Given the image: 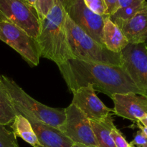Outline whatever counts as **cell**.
Returning a JSON list of instances; mask_svg holds the SVG:
<instances>
[{
  "mask_svg": "<svg viewBox=\"0 0 147 147\" xmlns=\"http://www.w3.org/2000/svg\"><path fill=\"white\" fill-rule=\"evenodd\" d=\"M57 66L71 92L90 85L96 91L110 98L115 93H134L144 96L121 66L78 59H70Z\"/></svg>",
  "mask_w": 147,
  "mask_h": 147,
  "instance_id": "cell-1",
  "label": "cell"
},
{
  "mask_svg": "<svg viewBox=\"0 0 147 147\" xmlns=\"http://www.w3.org/2000/svg\"><path fill=\"white\" fill-rule=\"evenodd\" d=\"M67 17L63 0H54L47 15L40 21L37 42L40 57L58 65L73 59L69 48L65 22Z\"/></svg>",
  "mask_w": 147,
  "mask_h": 147,
  "instance_id": "cell-2",
  "label": "cell"
},
{
  "mask_svg": "<svg viewBox=\"0 0 147 147\" xmlns=\"http://www.w3.org/2000/svg\"><path fill=\"white\" fill-rule=\"evenodd\" d=\"M65 29L69 48L73 59L121 66L120 53H115L93 40L70 17H66Z\"/></svg>",
  "mask_w": 147,
  "mask_h": 147,
  "instance_id": "cell-3",
  "label": "cell"
},
{
  "mask_svg": "<svg viewBox=\"0 0 147 147\" xmlns=\"http://www.w3.org/2000/svg\"><path fill=\"white\" fill-rule=\"evenodd\" d=\"M2 82L13 103L32 113L44 123L59 129L65 120V109L49 107L34 100L10 78L1 76Z\"/></svg>",
  "mask_w": 147,
  "mask_h": 147,
  "instance_id": "cell-4",
  "label": "cell"
},
{
  "mask_svg": "<svg viewBox=\"0 0 147 147\" xmlns=\"http://www.w3.org/2000/svg\"><path fill=\"white\" fill-rule=\"evenodd\" d=\"M0 21L15 24L35 39L38 36L40 20L28 0H0Z\"/></svg>",
  "mask_w": 147,
  "mask_h": 147,
  "instance_id": "cell-5",
  "label": "cell"
},
{
  "mask_svg": "<svg viewBox=\"0 0 147 147\" xmlns=\"http://www.w3.org/2000/svg\"><path fill=\"white\" fill-rule=\"evenodd\" d=\"M0 40L18 53L30 66L39 65L41 57L37 40L15 24L0 21Z\"/></svg>",
  "mask_w": 147,
  "mask_h": 147,
  "instance_id": "cell-6",
  "label": "cell"
},
{
  "mask_svg": "<svg viewBox=\"0 0 147 147\" xmlns=\"http://www.w3.org/2000/svg\"><path fill=\"white\" fill-rule=\"evenodd\" d=\"M67 16L99 44L103 45V29L106 16L96 14L83 0H63ZM104 46V45H103Z\"/></svg>",
  "mask_w": 147,
  "mask_h": 147,
  "instance_id": "cell-7",
  "label": "cell"
},
{
  "mask_svg": "<svg viewBox=\"0 0 147 147\" xmlns=\"http://www.w3.org/2000/svg\"><path fill=\"white\" fill-rule=\"evenodd\" d=\"M121 67L147 97V45L129 44L121 52Z\"/></svg>",
  "mask_w": 147,
  "mask_h": 147,
  "instance_id": "cell-8",
  "label": "cell"
},
{
  "mask_svg": "<svg viewBox=\"0 0 147 147\" xmlns=\"http://www.w3.org/2000/svg\"><path fill=\"white\" fill-rule=\"evenodd\" d=\"M65 120L59 127L74 144L98 146L90 121L76 106L71 103L65 109Z\"/></svg>",
  "mask_w": 147,
  "mask_h": 147,
  "instance_id": "cell-9",
  "label": "cell"
},
{
  "mask_svg": "<svg viewBox=\"0 0 147 147\" xmlns=\"http://www.w3.org/2000/svg\"><path fill=\"white\" fill-rule=\"evenodd\" d=\"M72 103L80 109L91 121H100L113 112L99 99L90 85L79 88L73 92Z\"/></svg>",
  "mask_w": 147,
  "mask_h": 147,
  "instance_id": "cell-10",
  "label": "cell"
},
{
  "mask_svg": "<svg viewBox=\"0 0 147 147\" xmlns=\"http://www.w3.org/2000/svg\"><path fill=\"white\" fill-rule=\"evenodd\" d=\"M17 114L24 116L31 123L40 145L45 147H73L74 143L57 128L39 120L32 113L14 103Z\"/></svg>",
  "mask_w": 147,
  "mask_h": 147,
  "instance_id": "cell-11",
  "label": "cell"
},
{
  "mask_svg": "<svg viewBox=\"0 0 147 147\" xmlns=\"http://www.w3.org/2000/svg\"><path fill=\"white\" fill-rule=\"evenodd\" d=\"M114 103L113 113L119 117L139 123L147 115V97L134 93H115L111 97Z\"/></svg>",
  "mask_w": 147,
  "mask_h": 147,
  "instance_id": "cell-12",
  "label": "cell"
},
{
  "mask_svg": "<svg viewBox=\"0 0 147 147\" xmlns=\"http://www.w3.org/2000/svg\"><path fill=\"white\" fill-rule=\"evenodd\" d=\"M129 44L145 43L147 40V3L133 17L121 25Z\"/></svg>",
  "mask_w": 147,
  "mask_h": 147,
  "instance_id": "cell-13",
  "label": "cell"
},
{
  "mask_svg": "<svg viewBox=\"0 0 147 147\" xmlns=\"http://www.w3.org/2000/svg\"><path fill=\"white\" fill-rule=\"evenodd\" d=\"M103 43L108 50L115 53H120L129 44L121 29L111 20L109 16H106L104 20Z\"/></svg>",
  "mask_w": 147,
  "mask_h": 147,
  "instance_id": "cell-14",
  "label": "cell"
},
{
  "mask_svg": "<svg viewBox=\"0 0 147 147\" xmlns=\"http://www.w3.org/2000/svg\"><path fill=\"white\" fill-rule=\"evenodd\" d=\"M90 123L98 147H116L111 136L112 129L115 126L112 113L100 121H90Z\"/></svg>",
  "mask_w": 147,
  "mask_h": 147,
  "instance_id": "cell-15",
  "label": "cell"
},
{
  "mask_svg": "<svg viewBox=\"0 0 147 147\" xmlns=\"http://www.w3.org/2000/svg\"><path fill=\"white\" fill-rule=\"evenodd\" d=\"M146 3V0H118L119 8L109 17L120 27L123 23L133 17Z\"/></svg>",
  "mask_w": 147,
  "mask_h": 147,
  "instance_id": "cell-16",
  "label": "cell"
},
{
  "mask_svg": "<svg viewBox=\"0 0 147 147\" xmlns=\"http://www.w3.org/2000/svg\"><path fill=\"white\" fill-rule=\"evenodd\" d=\"M11 128L16 137L21 138L33 147L40 144L31 123L22 115L17 114L15 116Z\"/></svg>",
  "mask_w": 147,
  "mask_h": 147,
  "instance_id": "cell-17",
  "label": "cell"
},
{
  "mask_svg": "<svg viewBox=\"0 0 147 147\" xmlns=\"http://www.w3.org/2000/svg\"><path fill=\"white\" fill-rule=\"evenodd\" d=\"M17 115L12 100L1 80L0 81V125L5 126L10 124Z\"/></svg>",
  "mask_w": 147,
  "mask_h": 147,
  "instance_id": "cell-18",
  "label": "cell"
},
{
  "mask_svg": "<svg viewBox=\"0 0 147 147\" xmlns=\"http://www.w3.org/2000/svg\"><path fill=\"white\" fill-rule=\"evenodd\" d=\"M17 137L11 131L0 125V147H17Z\"/></svg>",
  "mask_w": 147,
  "mask_h": 147,
  "instance_id": "cell-19",
  "label": "cell"
},
{
  "mask_svg": "<svg viewBox=\"0 0 147 147\" xmlns=\"http://www.w3.org/2000/svg\"><path fill=\"white\" fill-rule=\"evenodd\" d=\"M86 5L91 11L101 16L107 15V8L104 0H83Z\"/></svg>",
  "mask_w": 147,
  "mask_h": 147,
  "instance_id": "cell-20",
  "label": "cell"
},
{
  "mask_svg": "<svg viewBox=\"0 0 147 147\" xmlns=\"http://www.w3.org/2000/svg\"><path fill=\"white\" fill-rule=\"evenodd\" d=\"M54 0H37L35 4V9L40 21L43 20L53 6Z\"/></svg>",
  "mask_w": 147,
  "mask_h": 147,
  "instance_id": "cell-21",
  "label": "cell"
},
{
  "mask_svg": "<svg viewBox=\"0 0 147 147\" xmlns=\"http://www.w3.org/2000/svg\"><path fill=\"white\" fill-rule=\"evenodd\" d=\"M111 136L116 147H129V143L126 141V138L123 136L121 132L116 127V126L112 129Z\"/></svg>",
  "mask_w": 147,
  "mask_h": 147,
  "instance_id": "cell-22",
  "label": "cell"
},
{
  "mask_svg": "<svg viewBox=\"0 0 147 147\" xmlns=\"http://www.w3.org/2000/svg\"><path fill=\"white\" fill-rule=\"evenodd\" d=\"M131 143L136 147H147V137L141 131H139Z\"/></svg>",
  "mask_w": 147,
  "mask_h": 147,
  "instance_id": "cell-23",
  "label": "cell"
},
{
  "mask_svg": "<svg viewBox=\"0 0 147 147\" xmlns=\"http://www.w3.org/2000/svg\"><path fill=\"white\" fill-rule=\"evenodd\" d=\"M107 8V15L111 16L114 14L119 8L118 0H104Z\"/></svg>",
  "mask_w": 147,
  "mask_h": 147,
  "instance_id": "cell-24",
  "label": "cell"
},
{
  "mask_svg": "<svg viewBox=\"0 0 147 147\" xmlns=\"http://www.w3.org/2000/svg\"><path fill=\"white\" fill-rule=\"evenodd\" d=\"M136 125H137V127L140 129L141 131L147 137V126H142L140 123H136Z\"/></svg>",
  "mask_w": 147,
  "mask_h": 147,
  "instance_id": "cell-25",
  "label": "cell"
},
{
  "mask_svg": "<svg viewBox=\"0 0 147 147\" xmlns=\"http://www.w3.org/2000/svg\"><path fill=\"white\" fill-rule=\"evenodd\" d=\"M139 123H140L142 126H147V115H146L145 116H144L142 119H140Z\"/></svg>",
  "mask_w": 147,
  "mask_h": 147,
  "instance_id": "cell-26",
  "label": "cell"
},
{
  "mask_svg": "<svg viewBox=\"0 0 147 147\" xmlns=\"http://www.w3.org/2000/svg\"><path fill=\"white\" fill-rule=\"evenodd\" d=\"M73 147H98V146H86V145H83V144H74Z\"/></svg>",
  "mask_w": 147,
  "mask_h": 147,
  "instance_id": "cell-27",
  "label": "cell"
},
{
  "mask_svg": "<svg viewBox=\"0 0 147 147\" xmlns=\"http://www.w3.org/2000/svg\"><path fill=\"white\" fill-rule=\"evenodd\" d=\"M28 1H30L33 6H34V7H35V4H36V2H37V0H28Z\"/></svg>",
  "mask_w": 147,
  "mask_h": 147,
  "instance_id": "cell-28",
  "label": "cell"
},
{
  "mask_svg": "<svg viewBox=\"0 0 147 147\" xmlns=\"http://www.w3.org/2000/svg\"><path fill=\"white\" fill-rule=\"evenodd\" d=\"M129 147H136V146H135L134 144H132L130 142V143H129Z\"/></svg>",
  "mask_w": 147,
  "mask_h": 147,
  "instance_id": "cell-29",
  "label": "cell"
},
{
  "mask_svg": "<svg viewBox=\"0 0 147 147\" xmlns=\"http://www.w3.org/2000/svg\"><path fill=\"white\" fill-rule=\"evenodd\" d=\"M36 147H45V146H42V145H38V146H37Z\"/></svg>",
  "mask_w": 147,
  "mask_h": 147,
  "instance_id": "cell-30",
  "label": "cell"
},
{
  "mask_svg": "<svg viewBox=\"0 0 147 147\" xmlns=\"http://www.w3.org/2000/svg\"><path fill=\"white\" fill-rule=\"evenodd\" d=\"M1 80H2V78H1V76H0V81H1Z\"/></svg>",
  "mask_w": 147,
  "mask_h": 147,
  "instance_id": "cell-31",
  "label": "cell"
},
{
  "mask_svg": "<svg viewBox=\"0 0 147 147\" xmlns=\"http://www.w3.org/2000/svg\"><path fill=\"white\" fill-rule=\"evenodd\" d=\"M145 44L147 45V40H146V42H145Z\"/></svg>",
  "mask_w": 147,
  "mask_h": 147,
  "instance_id": "cell-32",
  "label": "cell"
},
{
  "mask_svg": "<svg viewBox=\"0 0 147 147\" xmlns=\"http://www.w3.org/2000/svg\"><path fill=\"white\" fill-rule=\"evenodd\" d=\"M17 147H19V146H17Z\"/></svg>",
  "mask_w": 147,
  "mask_h": 147,
  "instance_id": "cell-33",
  "label": "cell"
}]
</instances>
